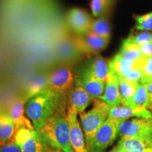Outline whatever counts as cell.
Returning a JSON list of instances; mask_svg holds the SVG:
<instances>
[{
  "instance_id": "obj_1",
  "label": "cell",
  "mask_w": 152,
  "mask_h": 152,
  "mask_svg": "<svg viewBox=\"0 0 152 152\" xmlns=\"http://www.w3.org/2000/svg\"><path fill=\"white\" fill-rule=\"evenodd\" d=\"M68 99L48 87L26 102L25 114L36 130H39L51 118L59 111L66 110Z\"/></svg>"
},
{
  "instance_id": "obj_2",
  "label": "cell",
  "mask_w": 152,
  "mask_h": 152,
  "mask_svg": "<svg viewBox=\"0 0 152 152\" xmlns=\"http://www.w3.org/2000/svg\"><path fill=\"white\" fill-rule=\"evenodd\" d=\"M37 130L49 147L64 152H74L70 142L67 110L57 113Z\"/></svg>"
},
{
  "instance_id": "obj_3",
  "label": "cell",
  "mask_w": 152,
  "mask_h": 152,
  "mask_svg": "<svg viewBox=\"0 0 152 152\" xmlns=\"http://www.w3.org/2000/svg\"><path fill=\"white\" fill-rule=\"evenodd\" d=\"M94 105L90 111L80 113V125L84 132L87 147L94 136L109 116L111 106L101 99H94Z\"/></svg>"
},
{
  "instance_id": "obj_4",
  "label": "cell",
  "mask_w": 152,
  "mask_h": 152,
  "mask_svg": "<svg viewBox=\"0 0 152 152\" xmlns=\"http://www.w3.org/2000/svg\"><path fill=\"white\" fill-rule=\"evenodd\" d=\"M121 121L108 118L96 132L87 147L89 152H104L112 145L119 134Z\"/></svg>"
},
{
  "instance_id": "obj_5",
  "label": "cell",
  "mask_w": 152,
  "mask_h": 152,
  "mask_svg": "<svg viewBox=\"0 0 152 152\" xmlns=\"http://www.w3.org/2000/svg\"><path fill=\"white\" fill-rule=\"evenodd\" d=\"M12 141L22 152H45L47 144L35 128H20L16 130Z\"/></svg>"
},
{
  "instance_id": "obj_6",
  "label": "cell",
  "mask_w": 152,
  "mask_h": 152,
  "mask_svg": "<svg viewBox=\"0 0 152 152\" xmlns=\"http://www.w3.org/2000/svg\"><path fill=\"white\" fill-rule=\"evenodd\" d=\"M118 135L121 139H152V118H134L130 121H123L120 124Z\"/></svg>"
},
{
  "instance_id": "obj_7",
  "label": "cell",
  "mask_w": 152,
  "mask_h": 152,
  "mask_svg": "<svg viewBox=\"0 0 152 152\" xmlns=\"http://www.w3.org/2000/svg\"><path fill=\"white\" fill-rule=\"evenodd\" d=\"M74 41L82 54L90 57L96 55L106 48L110 39L104 38L92 33L77 35Z\"/></svg>"
},
{
  "instance_id": "obj_8",
  "label": "cell",
  "mask_w": 152,
  "mask_h": 152,
  "mask_svg": "<svg viewBox=\"0 0 152 152\" xmlns=\"http://www.w3.org/2000/svg\"><path fill=\"white\" fill-rule=\"evenodd\" d=\"M77 111L74 108L67 106L70 142L74 152H89L84 132L77 119Z\"/></svg>"
},
{
  "instance_id": "obj_9",
  "label": "cell",
  "mask_w": 152,
  "mask_h": 152,
  "mask_svg": "<svg viewBox=\"0 0 152 152\" xmlns=\"http://www.w3.org/2000/svg\"><path fill=\"white\" fill-rule=\"evenodd\" d=\"M74 85L75 77L68 68L61 67L49 76V87L60 94H67Z\"/></svg>"
},
{
  "instance_id": "obj_10",
  "label": "cell",
  "mask_w": 152,
  "mask_h": 152,
  "mask_svg": "<svg viewBox=\"0 0 152 152\" xmlns=\"http://www.w3.org/2000/svg\"><path fill=\"white\" fill-rule=\"evenodd\" d=\"M66 18L69 26L77 35L90 33L94 20L86 11L79 8H73L68 11Z\"/></svg>"
},
{
  "instance_id": "obj_11",
  "label": "cell",
  "mask_w": 152,
  "mask_h": 152,
  "mask_svg": "<svg viewBox=\"0 0 152 152\" xmlns=\"http://www.w3.org/2000/svg\"><path fill=\"white\" fill-rule=\"evenodd\" d=\"M27 99L24 97L16 99L13 101L7 107V113L14 121L16 130L20 128L34 129L33 123L25 116V105Z\"/></svg>"
},
{
  "instance_id": "obj_12",
  "label": "cell",
  "mask_w": 152,
  "mask_h": 152,
  "mask_svg": "<svg viewBox=\"0 0 152 152\" xmlns=\"http://www.w3.org/2000/svg\"><path fill=\"white\" fill-rule=\"evenodd\" d=\"M75 85L86 90L94 99H99L104 92L106 83L80 71L75 77Z\"/></svg>"
},
{
  "instance_id": "obj_13",
  "label": "cell",
  "mask_w": 152,
  "mask_h": 152,
  "mask_svg": "<svg viewBox=\"0 0 152 152\" xmlns=\"http://www.w3.org/2000/svg\"><path fill=\"white\" fill-rule=\"evenodd\" d=\"M94 99L80 87L75 86L70 90L68 94V106L75 109L77 113H82L91 104Z\"/></svg>"
},
{
  "instance_id": "obj_14",
  "label": "cell",
  "mask_w": 152,
  "mask_h": 152,
  "mask_svg": "<svg viewBox=\"0 0 152 152\" xmlns=\"http://www.w3.org/2000/svg\"><path fill=\"white\" fill-rule=\"evenodd\" d=\"M144 57L138 61H131L117 54L111 61H109V67L111 72L118 77H123L130 71L135 68H140L142 71Z\"/></svg>"
},
{
  "instance_id": "obj_15",
  "label": "cell",
  "mask_w": 152,
  "mask_h": 152,
  "mask_svg": "<svg viewBox=\"0 0 152 152\" xmlns=\"http://www.w3.org/2000/svg\"><path fill=\"white\" fill-rule=\"evenodd\" d=\"M81 71L92 75L95 78L106 83L111 75L109 61L102 56H98L85 66Z\"/></svg>"
},
{
  "instance_id": "obj_16",
  "label": "cell",
  "mask_w": 152,
  "mask_h": 152,
  "mask_svg": "<svg viewBox=\"0 0 152 152\" xmlns=\"http://www.w3.org/2000/svg\"><path fill=\"white\" fill-rule=\"evenodd\" d=\"M133 117L151 119L152 113L147 109H132L124 106H111L108 116V118L121 121H127V119Z\"/></svg>"
},
{
  "instance_id": "obj_17",
  "label": "cell",
  "mask_w": 152,
  "mask_h": 152,
  "mask_svg": "<svg viewBox=\"0 0 152 152\" xmlns=\"http://www.w3.org/2000/svg\"><path fill=\"white\" fill-rule=\"evenodd\" d=\"M99 99L106 102L111 106H119L122 105L121 94H120L118 77L111 72L109 79L106 83L105 90L103 95Z\"/></svg>"
},
{
  "instance_id": "obj_18",
  "label": "cell",
  "mask_w": 152,
  "mask_h": 152,
  "mask_svg": "<svg viewBox=\"0 0 152 152\" xmlns=\"http://www.w3.org/2000/svg\"><path fill=\"white\" fill-rule=\"evenodd\" d=\"M151 140L140 138H123L120 140L117 147L125 152H148L151 149Z\"/></svg>"
},
{
  "instance_id": "obj_19",
  "label": "cell",
  "mask_w": 152,
  "mask_h": 152,
  "mask_svg": "<svg viewBox=\"0 0 152 152\" xmlns=\"http://www.w3.org/2000/svg\"><path fill=\"white\" fill-rule=\"evenodd\" d=\"M16 128L7 112H0V145L12 141Z\"/></svg>"
},
{
  "instance_id": "obj_20",
  "label": "cell",
  "mask_w": 152,
  "mask_h": 152,
  "mask_svg": "<svg viewBox=\"0 0 152 152\" xmlns=\"http://www.w3.org/2000/svg\"><path fill=\"white\" fill-rule=\"evenodd\" d=\"M57 54L61 60L73 61L77 58L81 52L74 41L70 39L63 40L57 47Z\"/></svg>"
},
{
  "instance_id": "obj_21",
  "label": "cell",
  "mask_w": 152,
  "mask_h": 152,
  "mask_svg": "<svg viewBox=\"0 0 152 152\" xmlns=\"http://www.w3.org/2000/svg\"><path fill=\"white\" fill-rule=\"evenodd\" d=\"M48 87L49 77L47 75H39L34 77L26 86L24 97L28 101L29 99L42 92Z\"/></svg>"
},
{
  "instance_id": "obj_22",
  "label": "cell",
  "mask_w": 152,
  "mask_h": 152,
  "mask_svg": "<svg viewBox=\"0 0 152 152\" xmlns=\"http://www.w3.org/2000/svg\"><path fill=\"white\" fill-rule=\"evenodd\" d=\"M118 80L120 94H121V99H122V106L128 107L130 102L137 90L140 83L118 77Z\"/></svg>"
},
{
  "instance_id": "obj_23",
  "label": "cell",
  "mask_w": 152,
  "mask_h": 152,
  "mask_svg": "<svg viewBox=\"0 0 152 152\" xmlns=\"http://www.w3.org/2000/svg\"><path fill=\"white\" fill-rule=\"evenodd\" d=\"M128 107L132 108V109H149V100L146 84L140 83L137 90L130 102Z\"/></svg>"
},
{
  "instance_id": "obj_24",
  "label": "cell",
  "mask_w": 152,
  "mask_h": 152,
  "mask_svg": "<svg viewBox=\"0 0 152 152\" xmlns=\"http://www.w3.org/2000/svg\"><path fill=\"white\" fill-rule=\"evenodd\" d=\"M90 33L95 34L102 37L110 39L111 26L105 16H102L96 20H93Z\"/></svg>"
},
{
  "instance_id": "obj_25",
  "label": "cell",
  "mask_w": 152,
  "mask_h": 152,
  "mask_svg": "<svg viewBox=\"0 0 152 152\" xmlns=\"http://www.w3.org/2000/svg\"><path fill=\"white\" fill-rule=\"evenodd\" d=\"M118 54L131 61H138L143 57L138 45L131 43L126 39L123 41L121 50Z\"/></svg>"
},
{
  "instance_id": "obj_26",
  "label": "cell",
  "mask_w": 152,
  "mask_h": 152,
  "mask_svg": "<svg viewBox=\"0 0 152 152\" xmlns=\"http://www.w3.org/2000/svg\"><path fill=\"white\" fill-rule=\"evenodd\" d=\"M135 29L143 32L152 30V12L149 14L136 16Z\"/></svg>"
},
{
  "instance_id": "obj_27",
  "label": "cell",
  "mask_w": 152,
  "mask_h": 152,
  "mask_svg": "<svg viewBox=\"0 0 152 152\" xmlns=\"http://www.w3.org/2000/svg\"><path fill=\"white\" fill-rule=\"evenodd\" d=\"M91 10L94 17H101L105 14L109 9L106 0H92Z\"/></svg>"
},
{
  "instance_id": "obj_28",
  "label": "cell",
  "mask_w": 152,
  "mask_h": 152,
  "mask_svg": "<svg viewBox=\"0 0 152 152\" xmlns=\"http://www.w3.org/2000/svg\"><path fill=\"white\" fill-rule=\"evenodd\" d=\"M126 40L140 46L144 43L152 42V33L149 32H142L130 35L127 38Z\"/></svg>"
},
{
  "instance_id": "obj_29",
  "label": "cell",
  "mask_w": 152,
  "mask_h": 152,
  "mask_svg": "<svg viewBox=\"0 0 152 152\" xmlns=\"http://www.w3.org/2000/svg\"><path fill=\"white\" fill-rule=\"evenodd\" d=\"M142 73L143 77L140 83L145 84L150 77L152 76V56L144 58L142 64Z\"/></svg>"
},
{
  "instance_id": "obj_30",
  "label": "cell",
  "mask_w": 152,
  "mask_h": 152,
  "mask_svg": "<svg viewBox=\"0 0 152 152\" xmlns=\"http://www.w3.org/2000/svg\"><path fill=\"white\" fill-rule=\"evenodd\" d=\"M0 152H22L20 147L11 141L8 143L0 145Z\"/></svg>"
},
{
  "instance_id": "obj_31",
  "label": "cell",
  "mask_w": 152,
  "mask_h": 152,
  "mask_svg": "<svg viewBox=\"0 0 152 152\" xmlns=\"http://www.w3.org/2000/svg\"><path fill=\"white\" fill-rule=\"evenodd\" d=\"M142 56L144 58L152 56V42L144 43L139 46Z\"/></svg>"
},
{
  "instance_id": "obj_32",
  "label": "cell",
  "mask_w": 152,
  "mask_h": 152,
  "mask_svg": "<svg viewBox=\"0 0 152 152\" xmlns=\"http://www.w3.org/2000/svg\"><path fill=\"white\" fill-rule=\"evenodd\" d=\"M146 85H147L148 96H149V107H150V106L152 104V83L151 82H150V83H146Z\"/></svg>"
},
{
  "instance_id": "obj_33",
  "label": "cell",
  "mask_w": 152,
  "mask_h": 152,
  "mask_svg": "<svg viewBox=\"0 0 152 152\" xmlns=\"http://www.w3.org/2000/svg\"><path fill=\"white\" fill-rule=\"evenodd\" d=\"M45 152H64V151H62V150L54 149V148H52V147H49V146H47Z\"/></svg>"
},
{
  "instance_id": "obj_34",
  "label": "cell",
  "mask_w": 152,
  "mask_h": 152,
  "mask_svg": "<svg viewBox=\"0 0 152 152\" xmlns=\"http://www.w3.org/2000/svg\"><path fill=\"white\" fill-rule=\"evenodd\" d=\"M106 3H107V5H108V7H109V9H110L111 8L112 6L113 5V4L115 3V0H106Z\"/></svg>"
},
{
  "instance_id": "obj_35",
  "label": "cell",
  "mask_w": 152,
  "mask_h": 152,
  "mask_svg": "<svg viewBox=\"0 0 152 152\" xmlns=\"http://www.w3.org/2000/svg\"><path fill=\"white\" fill-rule=\"evenodd\" d=\"M109 152H125L123 150H122L121 149H120L119 147H118L117 146L116 147H115L113 148V149L111 150V151H109Z\"/></svg>"
},
{
  "instance_id": "obj_36",
  "label": "cell",
  "mask_w": 152,
  "mask_h": 152,
  "mask_svg": "<svg viewBox=\"0 0 152 152\" xmlns=\"http://www.w3.org/2000/svg\"><path fill=\"white\" fill-rule=\"evenodd\" d=\"M150 82H151V83H152V76H151V77H150V78H149V80H148V81H147V83H150ZM146 83H145V84H146Z\"/></svg>"
},
{
  "instance_id": "obj_37",
  "label": "cell",
  "mask_w": 152,
  "mask_h": 152,
  "mask_svg": "<svg viewBox=\"0 0 152 152\" xmlns=\"http://www.w3.org/2000/svg\"><path fill=\"white\" fill-rule=\"evenodd\" d=\"M149 109H151L152 110V104L151 106H150V107H149Z\"/></svg>"
},
{
  "instance_id": "obj_38",
  "label": "cell",
  "mask_w": 152,
  "mask_h": 152,
  "mask_svg": "<svg viewBox=\"0 0 152 152\" xmlns=\"http://www.w3.org/2000/svg\"><path fill=\"white\" fill-rule=\"evenodd\" d=\"M151 149L152 150V140H151Z\"/></svg>"
},
{
  "instance_id": "obj_39",
  "label": "cell",
  "mask_w": 152,
  "mask_h": 152,
  "mask_svg": "<svg viewBox=\"0 0 152 152\" xmlns=\"http://www.w3.org/2000/svg\"><path fill=\"white\" fill-rule=\"evenodd\" d=\"M148 152H152V150H151V149H150V150H149V151H148Z\"/></svg>"
},
{
  "instance_id": "obj_40",
  "label": "cell",
  "mask_w": 152,
  "mask_h": 152,
  "mask_svg": "<svg viewBox=\"0 0 152 152\" xmlns=\"http://www.w3.org/2000/svg\"><path fill=\"white\" fill-rule=\"evenodd\" d=\"M1 111H2V110H1V107H0V112H1Z\"/></svg>"
}]
</instances>
